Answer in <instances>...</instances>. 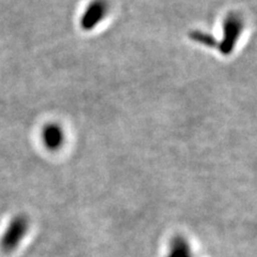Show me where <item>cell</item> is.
Segmentation results:
<instances>
[{"mask_svg":"<svg viewBox=\"0 0 257 257\" xmlns=\"http://www.w3.org/2000/svg\"><path fill=\"white\" fill-rule=\"evenodd\" d=\"M241 31V22L239 19L230 16V18L225 22L224 26V40L221 43V51L224 54H228L234 47L235 43L239 38Z\"/></svg>","mask_w":257,"mask_h":257,"instance_id":"2","label":"cell"},{"mask_svg":"<svg viewBox=\"0 0 257 257\" xmlns=\"http://www.w3.org/2000/svg\"><path fill=\"white\" fill-rule=\"evenodd\" d=\"M193 38H194L196 41L198 40V41H200L202 43L206 44V45H211L213 46L214 43H213V39L208 36V35H204V34H199V32H197V34H194L193 35Z\"/></svg>","mask_w":257,"mask_h":257,"instance_id":"5","label":"cell"},{"mask_svg":"<svg viewBox=\"0 0 257 257\" xmlns=\"http://www.w3.org/2000/svg\"><path fill=\"white\" fill-rule=\"evenodd\" d=\"M28 227L27 220L24 216H16L10 224L8 225L5 234L0 241V246H2L5 252H11L19 245L23 237L25 236Z\"/></svg>","mask_w":257,"mask_h":257,"instance_id":"1","label":"cell"},{"mask_svg":"<svg viewBox=\"0 0 257 257\" xmlns=\"http://www.w3.org/2000/svg\"><path fill=\"white\" fill-rule=\"evenodd\" d=\"M105 9H106L105 4H104V2H102V0H96V2H93L83 16V20H82L83 28L86 30H89L95 27L96 24H98L104 16Z\"/></svg>","mask_w":257,"mask_h":257,"instance_id":"3","label":"cell"},{"mask_svg":"<svg viewBox=\"0 0 257 257\" xmlns=\"http://www.w3.org/2000/svg\"><path fill=\"white\" fill-rule=\"evenodd\" d=\"M43 142L47 148L52 150L57 149L63 140V135L60 128L57 125H48L44 128L43 134Z\"/></svg>","mask_w":257,"mask_h":257,"instance_id":"4","label":"cell"}]
</instances>
